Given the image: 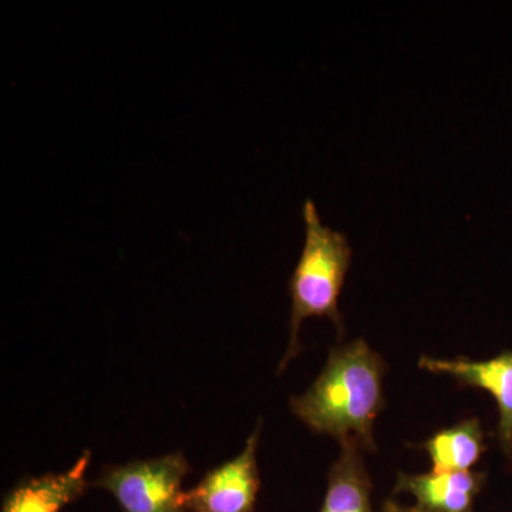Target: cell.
<instances>
[{"label": "cell", "instance_id": "obj_1", "mask_svg": "<svg viewBox=\"0 0 512 512\" xmlns=\"http://www.w3.org/2000/svg\"><path fill=\"white\" fill-rule=\"evenodd\" d=\"M387 365L365 339L330 349L320 375L301 396L289 400L292 413L313 433L340 446L375 451V424L383 412Z\"/></svg>", "mask_w": 512, "mask_h": 512}, {"label": "cell", "instance_id": "obj_2", "mask_svg": "<svg viewBox=\"0 0 512 512\" xmlns=\"http://www.w3.org/2000/svg\"><path fill=\"white\" fill-rule=\"evenodd\" d=\"M302 218L305 222V244L289 279L288 291L292 301L289 343L279 363V373L284 372L301 350L299 330L306 319H329L338 330L339 339L345 335L339 301L352 265V247L343 232L322 224L312 200L303 204Z\"/></svg>", "mask_w": 512, "mask_h": 512}, {"label": "cell", "instance_id": "obj_3", "mask_svg": "<svg viewBox=\"0 0 512 512\" xmlns=\"http://www.w3.org/2000/svg\"><path fill=\"white\" fill-rule=\"evenodd\" d=\"M188 470V461L178 451L109 467L96 485L109 491L123 512H185L181 495Z\"/></svg>", "mask_w": 512, "mask_h": 512}, {"label": "cell", "instance_id": "obj_4", "mask_svg": "<svg viewBox=\"0 0 512 512\" xmlns=\"http://www.w3.org/2000/svg\"><path fill=\"white\" fill-rule=\"evenodd\" d=\"M262 421L248 437L241 453L208 471L204 478L181 495L185 512H254L261 490L258 447Z\"/></svg>", "mask_w": 512, "mask_h": 512}, {"label": "cell", "instance_id": "obj_5", "mask_svg": "<svg viewBox=\"0 0 512 512\" xmlns=\"http://www.w3.org/2000/svg\"><path fill=\"white\" fill-rule=\"evenodd\" d=\"M417 366L433 375L451 377L460 386L491 394L498 410V444L505 456L512 457V350L484 360L420 356Z\"/></svg>", "mask_w": 512, "mask_h": 512}, {"label": "cell", "instance_id": "obj_6", "mask_svg": "<svg viewBox=\"0 0 512 512\" xmlns=\"http://www.w3.org/2000/svg\"><path fill=\"white\" fill-rule=\"evenodd\" d=\"M487 474L483 471H429L400 473L393 494H407L427 512H474Z\"/></svg>", "mask_w": 512, "mask_h": 512}, {"label": "cell", "instance_id": "obj_7", "mask_svg": "<svg viewBox=\"0 0 512 512\" xmlns=\"http://www.w3.org/2000/svg\"><path fill=\"white\" fill-rule=\"evenodd\" d=\"M90 451H84L69 470L30 478L10 491L2 512H60L84 493Z\"/></svg>", "mask_w": 512, "mask_h": 512}, {"label": "cell", "instance_id": "obj_8", "mask_svg": "<svg viewBox=\"0 0 512 512\" xmlns=\"http://www.w3.org/2000/svg\"><path fill=\"white\" fill-rule=\"evenodd\" d=\"M363 453L365 451L353 444L340 446L338 460L328 473V485L319 512H375L372 478Z\"/></svg>", "mask_w": 512, "mask_h": 512}, {"label": "cell", "instance_id": "obj_9", "mask_svg": "<svg viewBox=\"0 0 512 512\" xmlns=\"http://www.w3.org/2000/svg\"><path fill=\"white\" fill-rule=\"evenodd\" d=\"M421 447L431 461L433 471H473L487 451L483 424L470 417L436 431Z\"/></svg>", "mask_w": 512, "mask_h": 512}, {"label": "cell", "instance_id": "obj_10", "mask_svg": "<svg viewBox=\"0 0 512 512\" xmlns=\"http://www.w3.org/2000/svg\"><path fill=\"white\" fill-rule=\"evenodd\" d=\"M382 512H427L416 507V505H406L399 503V501L387 500L383 504Z\"/></svg>", "mask_w": 512, "mask_h": 512}]
</instances>
